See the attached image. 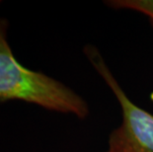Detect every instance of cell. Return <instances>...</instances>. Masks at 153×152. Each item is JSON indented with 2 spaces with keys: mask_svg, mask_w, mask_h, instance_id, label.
<instances>
[{
  "mask_svg": "<svg viewBox=\"0 0 153 152\" xmlns=\"http://www.w3.org/2000/svg\"><path fill=\"white\" fill-rule=\"evenodd\" d=\"M9 22L0 17V103L22 101L48 111L84 119L87 102L65 84L19 62L8 42Z\"/></svg>",
  "mask_w": 153,
  "mask_h": 152,
  "instance_id": "6da1fadb",
  "label": "cell"
},
{
  "mask_svg": "<svg viewBox=\"0 0 153 152\" xmlns=\"http://www.w3.org/2000/svg\"><path fill=\"white\" fill-rule=\"evenodd\" d=\"M84 53L122 111V122L110 134L106 152H153V115L128 98L96 47L87 46Z\"/></svg>",
  "mask_w": 153,
  "mask_h": 152,
  "instance_id": "7a4b0ae2",
  "label": "cell"
},
{
  "mask_svg": "<svg viewBox=\"0 0 153 152\" xmlns=\"http://www.w3.org/2000/svg\"><path fill=\"white\" fill-rule=\"evenodd\" d=\"M107 4L114 8L131 9L140 12L147 16L153 24V0H115L108 1Z\"/></svg>",
  "mask_w": 153,
  "mask_h": 152,
  "instance_id": "3957f363",
  "label": "cell"
},
{
  "mask_svg": "<svg viewBox=\"0 0 153 152\" xmlns=\"http://www.w3.org/2000/svg\"><path fill=\"white\" fill-rule=\"evenodd\" d=\"M0 3H1V1H0Z\"/></svg>",
  "mask_w": 153,
  "mask_h": 152,
  "instance_id": "277c9868",
  "label": "cell"
}]
</instances>
